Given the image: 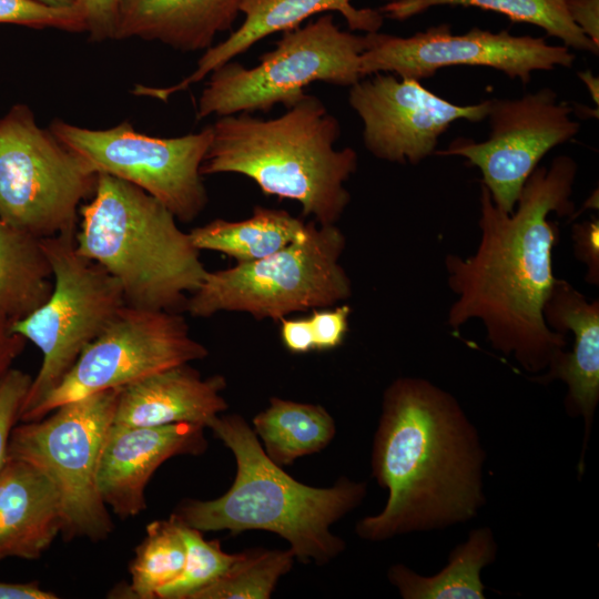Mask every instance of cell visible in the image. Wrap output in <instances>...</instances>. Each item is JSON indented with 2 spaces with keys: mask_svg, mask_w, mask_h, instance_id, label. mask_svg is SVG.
Masks as SVG:
<instances>
[{
  "mask_svg": "<svg viewBox=\"0 0 599 599\" xmlns=\"http://www.w3.org/2000/svg\"><path fill=\"white\" fill-rule=\"evenodd\" d=\"M577 163L568 155L538 166L525 183L516 207L506 213L480 185V238L476 251L445 257L447 284L456 296L447 315L450 328L478 319L494 349L511 356L527 373H545L567 345L566 335L544 319L545 303L557 281L552 251L559 238L551 213L573 212Z\"/></svg>",
  "mask_w": 599,
  "mask_h": 599,
  "instance_id": "obj_1",
  "label": "cell"
},
{
  "mask_svg": "<svg viewBox=\"0 0 599 599\" xmlns=\"http://www.w3.org/2000/svg\"><path fill=\"white\" fill-rule=\"evenodd\" d=\"M480 436L458 400L420 377H399L384 390L370 467L387 490L382 511L355 527L378 542L466 522L486 502Z\"/></svg>",
  "mask_w": 599,
  "mask_h": 599,
  "instance_id": "obj_2",
  "label": "cell"
},
{
  "mask_svg": "<svg viewBox=\"0 0 599 599\" xmlns=\"http://www.w3.org/2000/svg\"><path fill=\"white\" fill-rule=\"evenodd\" d=\"M207 428L235 458L233 484L215 499L182 500L172 514L176 520L202 532L276 534L303 564L324 566L345 550V541L331 527L362 504L365 481L341 477L331 487L300 483L266 456L241 415H217Z\"/></svg>",
  "mask_w": 599,
  "mask_h": 599,
  "instance_id": "obj_3",
  "label": "cell"
},
{
  "mask_svg": "<svg viewBox=\"0 0 599 599\" xmlns=\"http://www.w3.org/2000/svg\"><path fill=\"white\" fill-rule=\"evenodd\" d=\"M286 109L274 119L220 116L201 174L247 176L264 194L301 204L303 216L336 224L351 200L344 184L357 169V153L335 149L341 125L318 98L305 94Z\"/></svg>",
  "mask_w": 599,
  "mask_h": 599,
  "instance_id": "obj_4",
  "label": "cell"
},
{
  "mask_svg": "<svg viewBox=\"0 0 599 599\" xmlns=\"http://www.w3.org/2000/svg\"><path fill=\"white\" fill-rule=\"evenodd\" d=\"M79 214L77 251L116 280L128 305L184 309L206 270L167 207L134 184L99 173Z\"/></svg>",
  "mask_w": 599,
  "mask_h": 599,
  "instance_id": "obj_5",
  "label": "cell"
},
{
  "mask_svg": "<svg viewBox=\"0 0 599 599\" xmlns=\"http://www.w3.org/2000/svg\"><path fill=\"white\" fill-rule=\"evenodd\" d=\"M346 237L335 224L306 222L303 233L266 257L206 271L187 296L193 317L221 312L247 313L256 319L281 321L296 312L329 307L352 295L341 265Z\"/></svg>",
  "mask_w": 599,
  "mask_h": 599,
  "instance_id": "obj_6",
  "label": "cell"
},
{
  "mask_svg": "<svg viewBox=\"0 0 599 599\" xmlns=\"http://www.w3.org/2000/svg\"><path fill=\"white\" fill-rule=\"evenodd\" d=\"M367 43V34L342 30L331 13L286 30L257 65L229 61L212 71L197 101L196 119L268 112L277 104L290 108L317 81L352 87L363 79L361 61Z\"/></svg>",
  "mask_w": 599,
  "mask_h": 599,
  "instance_id": "obj_7",
  "label": "cell"
},
{
  "mask_svg": "<svg viewBox=\"0 0 599 599\" xmlns=\"http://www.w3.org/2000/svg\"><path fill=\"white\" fill-rule=\"evenodd\" d=\"M121 388H111L58 406L39 420L16 425L8 456L40 469L58 489L64 540H105L113 531L98 487L103 444L113 423Z\"/></svg>",
  "mask_w": 599,
  "mask_h": 599,
  "instance_id": "obj_8",
  "label": "cell"
},
{
  "mask_svg": "<svg viewBox=\"0 0 599 599\" xmlns=\"http://www.w3.org/2000/svg\"><path fill=\"white\" fill-rule=\"evenodd\" d=\"M75 234L40 238L53 287L48 300L14 321L12 333L32 342L42 364L23 399L22 422L63 379L82 351L126 305L120 284L75 248Z\"/></svg>",
  "mask_w": 599,
  "mask_h": 599,
  "instance_id": "obj_9",
  "label": "cell"
},
{
  "mask_svg": "<svg viewBox=\"0 0 599 599\" xmlns=\"http://www.w3.org/2000/svg\"><path fill=\"white\" fill-rule=\"evenodd\" d=\"M98 172L41 128L24 103L0 118V219L38 238L75 234Z\"/></svg>",
  "mask_w": 599,
  "mask_h": 599,
  "instance_id": "obj_10",
  "label": "cell"
},
{
  "mask_svg": "<svg viewBox=\"0 0 599 599\" xmlns=\"http://www.w3.org/2000/svg\"><path fill=\"white\" fill-rule=\"evenodd\" d=\"M49 129L98 173L142 189L179 221H193L207 203L201 165L211 143V125L174 138L141 133L128 121L97 130L55 119Z\"/></svg>",
  "mask_w": 599,
  "mask_h": 599,
  "instance_id": "obj_11",
  "label": "cell"
},
{
  "mask_svg": "<svg viewBox=\"0 0 599 599\" xmlns=\"http://www.w3.org/2000/svg\"><path fill=\"white\" fill-rule=\"evenodd\" d=\"M180 312L124 305L80 354L60 384L21 422L43 418L58 406L149 375L205 358Z\"/></svg>",
  "mask_w": 599,
  "mask_h": 599,
  "instance_id": "obj_12",
  "label": "cell"
},
{
  "mask_svg": "<svg viewBox=\"0 0 599 599\" xmlns=\"http://www.w3.org/2000/svg\"><path fill=\"white\" fill-rule=\"evenodd\" d=\"M366 34L362 78L388 72L419 81L443 68L468 65L493 68L528 83L534 71L570 68L576 59L566 45H551L544 38L512 35L505 30L474 28L454 34L448 24H440L406 38L378 31Z\"/></svg>",
  "mask_w": 599,
  "mask_h": 599,
  "instance_id": "obj_13",
  "label": "cell"
},
{
  "mask_svg": "<svg viewBox=\"0 0 599 599\" xmlns=\"http://www.w3.org/2000/svg\"><path fill=\"white\" fill-rule=\"evenodd\" d=\"M571 114V106L559 102L549 88L518 99H493L486 118L490 125L486 141L458 140L435 153L465 158L480 171L481 184L495 205L511 213L541 159L579 132L580 124Z\"/></svg>",
  "mask_w": 599,
  "mask_h": 599,
  "instance_id": "obj_14",
  "label": "cell"
},
{
  "mask_svg": "<svg viewBox=\"0 0 599 599\" xmlns=\"http://www.w3.org/2000/svg\"><path fill=\"white\" fill-rule=\"evenodd\" d=\"M349 87L348 102L363 122V142L377 159L418 164L434 154L439 136L458 120L487 118L490 100L454 104L412 78L380 72Z\"/></svg>",
  "mask_w": 599,
  "mask_h": 599,
  "instance_id": "obj_15",
  "label": "cell"
},
{
  "mask_svg": "<svg viewBox=\"0 0 599 599\" xmlns=\"http://www.w3.org/2000/svg\"><path fill=\"white\" fill-rule=\"evenodd\" d=\"M204 429L192 423L112 424L98 470L99 493L106 507L122 519L139 516L146 508L145 488L163 463L175 456H195L206 450Z\"/></svg>",
  "mask_w": 599,
  "mask_h": 599,
  "instance_id": "obj_16",
  "label": "cell"
},
{
  "mask_svg": "<svg viewBox=\"0 0 599 599\" xmlns=\"http://www.w3.org/2000/svg\"><path fill=\"white\" fill-rule=\"evenodd\" d=\"M544 319L556 333H572L569 352L564 351L551 366L534 379L548 384L559 379L567 386L565 408L571 417H581L583 440L578 464L583 473L585 455L599 403V301L589 300L569 282L557 278L544 306Z\"/></svg>",
  "mask_w": 599,
  "mask_h": 599,
  "instance_id": "obj_17",
  "label": "cell"
},
{
  "mask_svg": "<svg viewBox=\"0 0 599 599\" xmlns=\"http://www.w3.org/2000/svg\"><path fill=\"white\" fill-rule=\"evenodd\" d=\"M225 387L221 375L203 378L189 363L172 366L122 387L112 424L192 423L207 428L229 407L222 396Z\"/></svg>",
  "mask_w": 599,
  "mask_h": 599,
  "instance_id": "obj_18",
  "label": "cell"
},
{
  "mask_svg": "<svg viewBox=\"0 0 599 599\" xmlns=\"http://www.w3.org/2000/svg\"><path fill=\"white\" fill-rule=\"evenodd\" d=\"M63 524L54 484L33 465L7 455L0 469V561L39 559Z\"/></svg>",
  "mask_w": 599,
  "mask_h": 599,
  "instance_id": "obj_19",
  "label": "cell"
},
{
  "mask_svg": "<svg viewBox=\"0 0 599 599\" xmlns=\"http://www.w3.org/2000/svg\"><path fill=\"white\" fill-rule=\"evenodd\" d=\"M328 12H338L351 31L377 32L384 21L379 10L356 8L352 0H244L241 6L244 19L237 30L206 49L191 74L166 88L169 94L172 97L203 80L267 35L294 29L315 14Z\"/></svg>",
  "mask_w": 599,
  "mask_h": 599,
  "instance_id": "obj_20",
  "label": "cell"
},
{
  "mask_svg": "<svg viewBox=\"0 0 599 599\" xmlns=\"http://www.w3.org/2000/svg\"><path fill=\"white\" fill-rule=\"evenodd\" d=\"M244 0H121L114 40L139 38L182 52L205 51L231 30Z\"/></svg>",
  "mask_w": 599,
  "mask_h": 599,
  "instance_id": "obj_21",
  "label": "cell"
},
{
  "mask_svg": "<svg viewBox=\"0 0 599 599\" xmlns=\"http://www.w3.org/2000/svg\"><path fill=\"white\" fill-rule=\"evenodd\" d=\"M489 527L473 529L449 554L447 565L433 576H422L403 564L389 567L388 581L404 599H485L481 571L497 557Z\"/></svg>",
  "mask_w": 599,
  "mask_h": 599,
  "instance_id": "obj_22",
  "label": "cell"
},
{
  "mask_svg": "<svg viewBox=\"0 0 599 599\" xmlns=\"http://www.w3.org/2000/svg\"><path fill=\"white\" fill-rule=\"evenodd\" d=\"M252 429L266 456L283 467L326 448L335 437L336 424L322 405L274 396L253 417Z\"/></svg>",
  "mask_w": 599,
  "mask_h": 599,
  "instance_id": "obj_23",
  "label": "cell"
},
{
  "mask_svg": "<svg viewBox=\"0 0 599 599\" xmlns=\"http://www.w3.org/2000/svg\"><path fill=\"white\" fill-rule=\"evenodd\" d=\"M306 222L288 212L255 206L250 217L241 221L215 219L189 232L199 251H214L246 263L266 257L293 243Z\"/></svg>",
  "mask_w": 599,
  "mask_h": 599,
  "instance_id": "obj_24",
  "label": "cell"
},
{
  "mask_svg": "<svg viewBox=\"0 0 599 599\" xmlns=\"http://www.w3.org/2000/svg\"><path fill=\"white\" fill-rule=\"evenodd\" d=\"M52 287L40 238L0 219V316L12 323L27 316L48 300Z\"/></svg>",
  "mask_w": 599,
  "mask_h": 599,
  "instance_id": "obj_25",
  "label": "cell"
},
{
  "mask_svg": "<svg viewBox=\"0 0 599 599\" xmlns=\"http://www.w3.org/2000/svg\"><path fill=\"white\" fill-rule=\"evenodd\" d=\"M463 6L495 11L512 22L537 26L569 49L598 54L592 42L571 20L568 0H390L378 10L384 17L404 21L433 7Z\"/></svg>",
  "mask_w": 599,
  "mask_h": 599,
  "instance_id": "obj_26",
  "label": "cell"
},
{
  "mask_svg": "<svg viewBox=\"0 0 599 599\" xmlns=\"http://www.w3.org/2000/svg\"><path fill=\"white\" fill-rule=\"evenodd\" d=\"M185 552L180 522L172 515L150 522L130 564L131 583L125 598L156 599L158 590L181 575Z\"/></svg>",
  "mask_w": 599,
  "mask_h": 599,
  "instance_id": "obj_27",
  "label": "cell"
},
{
  "mask_svg": "<svg viewBox=\"0 0 599 599\" xmlns=\"http://www.w3.org/2000/svg\"><path fill=\"white\" fill-rule=\"evenodd\" d=\"M295 556L288 548H251L237 552L234 561L215 581L192 599H268L278 580L293 568Z\"/></svg>",
  "mask_w": 599,
  "mask_h": 599,
  "instance_id": "obj_28",
  "label": "cell"
},
{
  "mask_svg": "<svg viewBox=\"0 0 599 599\" xmlns=\"http://www.w3.org/2000/svg\"><path fill=\"white\" fill-rule=\"evenodd\" d=\"M180 526L186 549L184 567L174 581L158 590L156 599H192L221 577L236 556L225 552L219 540H206L202 531L182 522Z\"/></svg>",
  "mask_w": 599,
  "mask_h": 599,
  "instance_id": "obj_29",
  "label": "cell"
},
{
  "mask_svg": "<svg viewBox=\"0 0 599 599\" xmlns=\"http://www.w3.org/2000/svg\"><path fill=\"white\" fill-rule=\"evenodd\" d=\"M0 24L71 33L88 32L87 19L79 3L54 7L38 0H0Z\"/></svg>",
  "mask_w": 599,
  "mask_h": 599,
  "instance_id": "obj_30",
  "label": "cell"
},
{
  "mask_svg": "<svg viewBox=\"0 0 599 599\" xmlns=\"http://www.w3.org/2000/svg\"><path fill=\"white\" fill-rule=\"evenodd\" d=\"M31 380L22 370L10 369L0 383V469L7 459L10 435L19 422Z\"/></svg>",
  "mask_w": 599,
  "mask_h": 599,
  "instance_id": "obj_31",
  "label": "cell"
},
{
  "mask_svg": "<svg viewBox=\"0 0 599 599\" xmlns=\"http://www.w3.org/2000/svg\"><path fill=\"white\" fill-rule=\"evenodd\" d=\"M352 308L348 304L312 309L308 316L314 349L329 351L341 346L348 332Z\"/></svg>",
  "mask_w": 599,
  "mask_h": 599,
  "instance_id": "obj_32",
  "label": "cell"
},
{
  "mask_svg": "<svg viewBox=\"0 0 599 599\" xmlns=\"http://www.w3.org/2000/svg\"><path fill=\"white\" fill-rule=\"evenodd\" d=\"M121 0H78L82 8L89 39L93 42L114 40L118 11Z\"/></svg>",
  "mask_w": 599,
  "mask_h": 599,
  "instance_id": "obj_33",
  "label": "cell"
},
{
  "mask_svg": "<svg viewBox=\"0 0 599 599\" xmlns=\"http://www.w3.org/2000/svg\"><path fill=\"white\" fill-rule=\"evenodd\" d=\"M575 256L587 266L586 281L599 284V221L576 224L572 230Z\"/></svg>",
  "mask_w": 599,
  "mask_h": 599,
  "instance_id": "obj_34",
  "label": "cell"
},
{
  "mask_svg": "<svg viewBox=\"0 0 599 599\" xmlns=\"http://www.w3.org/2000/svg\"><path fill=\"white\" fill-rule=\"evenodd\" d=\"M280 335L284 347L292 354H306L314 351V341L308 317H284Z\"/></svg>",
  "mask_w": 599,
  "mask_h": 599,
  "instance_id": "obj_35",
  "label": "cell"
},
{
  "mask_svg": "<svg viewBox=\"0 0 599 599\" xmlns=\"http://www.w3.org/2000/svg\"><path fill=\"white\" fill-rule=\"evenodd\" d=\"M568 12L573 23L599 45V0H568Z\"/></svg>",
  "mask_w": 599,
  "mask_h": 599,
  "instance_id": "obj_36",
  "label": "cell"
},
{
  "mask_svg": "<svg viewBox=\"0 0 599 599\" xmlns=\"http://www.w3.org/2000/svg\"><path fill=\"white\" fill-rule=\"evenodd\" d=\"M12 322L0 316V383L11 369L10 364L19 353L24 338L11 332Z\"/></svg>",
  "mask_w": 599,
  "mask_h": 599,
  "instance_id": "obj_37",
  "label": "cell"
},
{
  "mask_svg": "<svg viewBox=\"0 0 599 599\" xmlns=\"http://www.w3.org/2000/svg\"><path fill=\"white\" fill-rule=\"evenodd\" d=\"M54 592L42 589L38 582L0 581V599H57Z\"/></svg>",
  "mask_w": 599,
  "mask_h": 599,
  "instance_id": "obj_38",
  "label": "cell"
},
{
  "mask_svg": "<svg viewBox=\"0 0 599 599\" xmlns=\"http://www.w3.org/2000/svg\"><path fill=\"white\" fill-rule=\"evenodd\" d=\"M579 77L588 85L592 99L598 103V79L591 72H580Z\"/></svg>",
  "mask_w": 599,
  "mask_h": 599,
  "instance_id": "obj_39",
  "label": "cell"
},
{
  "mask_svg": "<svg viewBox=\"0 0 599 599\" xmlns=\"http://www.w3.org/2000/svg\"><path fill=\"white\" fill-rule=\"evenodd\" d=\"M42 3L54 7H70L78 3V0H38Z\"/></svg>",
  "mask_w": 599,
  "mask_h": 599,
  "instance_id": "obj_40",
  "label": "cell"
}]
</instances>
